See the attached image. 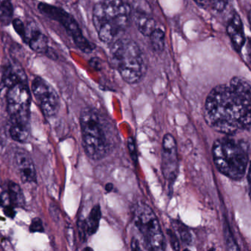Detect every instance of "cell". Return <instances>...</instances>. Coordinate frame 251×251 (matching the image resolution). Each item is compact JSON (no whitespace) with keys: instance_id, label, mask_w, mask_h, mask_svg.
Masks as SVG:
<instances>
[{"instance_id":"obj_1","label":"cell","mask_w":251,"mask_h":251,"mask_svg":"<svg viewBox=\"0 0 251 251\" xmlns=\"http://www.w3.org/2000/svg\"><path fill=\"white\" fill-rule=\"evenodd\" d=\"M204 119L218 132L233 134L251 129V85L234 77L228 84L215 87L205 102Z\"/></svg>"},{"instance_id":"obj_2","label":"cell","mask_w":251,"mask_h":251,"mask_svg":"<svg viewBox=\"0 0 251 251\" xmlns=\"http://www.w3.org/2000/svg\"><path fill=\"white\" fill-rule=\"evenodd\" d=\"M212 155L215 166L226 176L238 181L246 175L249 152L241 141L229 138L216 140L212 147Z\"/></svg>"},{"instance_id":"obj_3","label":"cell","mask_w":251,"mask_h":251,"mask_svg":"<svg viewBox=\"0 0 251 251\" xmlns=\"http://www.w3.org/2000/svg\"><path fill=\"white\" fill-rule=\"evenodd\" d=\"M110 57L113 66L127 84H137L143 78V53L135 41L129 38L116 40L110 49Z\"/></svg>"},{"instance_id":"obj_4","label":"cell","mask_w":251,"mask_h":251,"mask_svg":"<svg viewBox=\"0 0 251 251\" xmlns=\"http://www.w3.org/2000/svg\"><path fill=\"white\" fill-rule=\"evenodd\" d=\"M82 142L87 156L94 161L104 159L109 151L108 138L98 112L85 108L79 115Z\"/></svg>"},{"instance_id":"obj_5","label":"cell","mask_w":251,"mask_h":251,"mask_svg":"<svg viewBox=\"0 0 251 251\" xmlns=\"http://www.w3.org/2000/svg\"><path fill=\"white\" fill-rule=\"evenodd\" d=\"M131 19V7L127 0H101L93 10V22L97 32L125 30Z\"/></svg>"},{"instance_id":"obj_6","label":"cell","mask_w":251,"mask_h":251,"mask_svg":"<svg viewBox=\"0 0 251 251\" xmlns=\"http://www.w3.org/2000/svg\"><path fill=\"white\" fill-rule=\"evenodd\" d=\"M133 221L144 242L146 249L164 251L165 240L160 224L150 206L139 203L134 208Z\"/></svg>"},{"instance_id":"obj_7","label":"cell","mask_w":251,"mask_h":251,"mask_svg":"<svg viewBox=\"0 0 251 251\" xmlns=\"http://www.w3.org/2000/svg\"><path fill=\"white\" fill-rule=\"evenodd\" d=\"M6 100L10 125L30 126L29 115L32 97L27 81L18 83L9 88Z\"/></svg>"},{"instance_id":"obj_8","label":"cell","mask_w":251,"mask_h":251,"mask_svg":"<svg viewBox=\"0 0 251 251\" xmlns=\"http://www.w3.org/2000/svg\"><path fill=\"white\" fill-rule=\"evenodd\" d=\"M38 9L41 14L60 23L81 51L91 53L95 49V45L84 36L79 24L75 18L66 10L61 7L45 2H40Z\"/></svg>"},{"instance_id":"obj_9","label":"cell","mask_w":251,"mask_h":251,"mask_svg":"<svg viewBox=\"0 0 251 251\" xmlns=\"http://www.w3.org/2000/svg\"><path fill=\"white\" fill-rule=\"evenodd\" d=\"M31 90L44 116H56L60 109V99L54 88L44 78L37 76L32 80Z\"/></svg>"},{"instance_id":"obj_10","label":"cell","mask_w":251,"mask_h":251,"mask_svg":"<svg viewBox=\"0 0 251 251\" xmlns=\"http://www.w3.org/2000/svg\"><path fill=\"white\" fill-rule=\"evenodd\" d=\"M162 168L164 178L168 181H175L178 174V157L176 141L174 136L166 134L162 139Z\"/></svg>"},{"instance_id":"obj_11","label":"cell","mask_w":251,"mask_h":251,"mask_svg":"<svg viewBox=\"0 0 251 251\" xmlns=\"http://www.w3.org/2000/svg\"><path fill=\"white\" fill-rule=\"evenodd\" d=\"M131 18L142 35L149 36L156 29V22L150 11V6L145 1H136L131 8Z\"/></svg>"},{"instance_id":"obj_12","label":"cell","mask_w":251,"mask_h":251,"mask_svg":"<svg viewBox=\"0 0 251 251\" xmlns=\"http://www.w3.org/2000/svg\"><path fill=\"white\" fill-rule=\"evenodd\" d=\"M13 164L24 183H33L36 181V170L32 158L29 153L22 149L15 152Z\"/></svg>"},{"instance_id":"obj_13","label":"cell","mask_w":251,"mask_h":251,"mask_svg":"<svg viewBox=\"0 0 251 251\" xmlns=\"http://www.w3.org/2000/svg\"><path fill=\"white\" fill-rule=\"evenodd\" d=\"M23 42L27 44L32 51L39 54H47L50 49L47 35L35 24H29L26 27V35Z\"/></svg>"},{"instance_id":"obj_14","label":"cell","mask_w":251,"mask_h":251,"mask_svg":"<svg viewBox=\"0 0 251 251\" xmlns=\"http://www.w3.org/2000/svg\"><path fill=\"white\" fill-rule=\"evenodd\" d=\"M227 33L236 51L241 52L246 45V37L241 17L237 12H234L228 21L226 28Z\"/></svg>"},{"instance_id":"obj_15","label":"cell","mask_w":251,"mask_h":251,"mask_svg":"<svg viewBox=\"0 0 251 251\" xmlns=\"http://www.w3.org/2000/svg\"><path fill=\"white\" fill-rule=\"evenodd\" d=\"M1 81L3 85L9 88L15 84L22 81H27V79L25 71L20 66L10 63L4 66Z\"/></svg>"},{"instance_id":"obj_16","label":"cell","mask_w":251,"mask_h":251,"mask_svg":"<svg viewBox=\"0 0 251 251\" xmlns=\"http://www.w3.org/2000/svg\"><path fill=\"white\" fill-rule=\"evenodd\" d=\"M101 218V208L99 205H97L91 209L88 219L84 221L83 224H82V226L85 234L89 236L93 235L97 232L99 226H100Z\"/></svg>"},{"instance_id":"obj_17","label":"cell","mask_w":251,"mask_h":251,"mask_svg":"<svg viewBox=\"0 0 251 251\" xmlns=\"http://www.w3.org/2000/svg\"><path fill=\"white\" fill-rule=\"evenodd\" d=\"M7 195L10 203L14 208L23 207L25 197L21 187L14 182H10L7 187Z\"/></svg>"},{"instance_id":"obj_18","label":"cell","mask_w":251,"mask_h":251,"mask_svg":"<svg viewBox=\"0 0 251 251\" xmlns=\"http://www.w3.org/2000/svg\"><path fill=\"white\" fill-rule=\"evenodd\" d=\"M13 20V7L11 0H0V24L9 26Z\"/></svg>"},{"instance_id":"obj_19","label":"cell","mask_w":251,"mask_h":251,"mask_svg":"<svg viewBox=\"0 0 251 251\" xmlns=\"http://www.w3.org/2000/svg\"><path fill=\"white\" fill-rule=\"evenodd\" d=\"M165 32L162 29L156 28L151 32L149 38H150L151 45L154 51L162 52L165 47Z\"/></svg>"},{"instance_id":"obj_20","label":"cell","mask_w":251,"mask_h":251,"mask_svg":"<svg viewBox=\"0 0 251 251\" xmlns=\"http://www.w3.org/2000/svg\"><path fill=\"white\" fill-rule=\"evenodd\" d=\"M13 29L16 31V33L20 36L22 41H25V35H26V27L21 19H13L12 22Z\"/></svg>"},{"instance_id":"obj_21","label":"cell","mask_w":251,"mask_h":251,"mask_svg":"<svg viewBox=\"0 0 251 251\" xmlns=\"http://www.w3.org/2000/svg\"><path fill=\"white\" fill-rule=\"evenodd\" d=\"M29 231H30L31 233L44 232L42 221H41L40 218H35L32 219L30 225H29Z\"/></svg>"},{"instance_id":"obj_22","label":"cell","mask_w":251,"mask_h":251,"mask_svg":"<svg viewBox=\"0 0 251 251\" xmlns=\"http://www.w3.org/2000/svg\"><path fill=\"white\" fill-rule=\"evenodd\" d=\"M229 0H210L211 6L214 10L218 12H222L228 5Z\"/></svg>"},{"instance_id":"obj_23","label":"cell","mask_w":251,"mask_h":251,"mask_svg":"<svg viewBox=\"0 0 251 251\" xmlns=\"http://www.w3.org/2000/svg\"><path fill=\"white\" fill-rule=\"evenodd\" d=\"M128 147L131 158L132 159L133 162L136 163L137 161V147H136L135 142H134V139L132 137H128Z\"/></svg>"},{"instance_id":"obj_24","label":"cell","mask_w":251,"mask_h":251,"mask_svg":"<svg viewBox=\"0 0 251 251\" xmlns=\"http://www.w3.org/2000/svg\"><path fill=\"white\" fill-rule=\"evenodd\" d=\"M168 237H169L170 243H171V247L174 250H179V242H178V237L176 235L174 231L168 230Z\"/></svg>"},{"instance_id":"obj_25","label":"cell","mask_w":251,"mask_h":251,"mask_svg":"<svg viewBox=\"0 0 251 251\" xmlns=\"http://www.w3.org/2000/svg\"><path fill=\"white\" fill-rule=\"evenodd\" d=\"M178 231H179L181 241L185 243V244H190V242H191V235H190V232H189L187 228H181V227L179 226Z\"/></svg>"},{"instance_id":"obj_26","label":"cell","mask_w":251,"mask_h":251,"mask_svg":"<svg viewBox=\"0 0 251 251\" xmlns=\"http://www.w3.org/2000/svg\"><path fill=\"white\" fill-rule=\"evenodd\" d=\"M246 50H247V56L249 61L251 63V38L248 37L246 38Z\"/></svg>"},{"instance_id":"obj_27","label":"cell","mask_w":251,"mask_h":251,"mask_svg":"<svg viewBox=\"0 0 251 251\" xmlns=\"http://www.w3.org/2000/svg\"><path fill=\"white\" fill-rule=\"evenodd\" d=\"M91 66L95 69H100L101 68L100 60L97 58H92L91 60Z\"/></svg>"},{"instance_id":"obj_28","label":"cell","mask_w":251,"mask_h":251,"mask_svg":"<svg viewBox=\"0 0 251 251\" xmlns=\"http://www.w3.org/2000/svg\"><path fill=\"white\" fill-rule=\"evenodd\" d=\"M131 249L133 250H141L142 249L140 247L138 240L133 239L132 241H131Z\"/></svg>"},{"instance_id":"obj_29","label":"cell","mask_w":251,"mask_h":251,"mask_svg":"<svg viewBox=\"0 0 251 251\" xmlns=\"http://www.w3.org/2000/svg\"><path fill=\"white\" fill-rule=\"evenodd\" d=\"M193 1L197 4L200 7H206V0H193Z\"/></svg>"},{"instance_id":"obj_30","label":"cell","mask_w":251,"mask_h":251,"mask_svg":"<svg viewBox=\"0 0 251 251\" xmlns=\"http://www.w3.org/2000/svg\"><path fill=\"white\" fill-rule=\"evenodd\" d=\"M248 179H249V186H250V193H249V195H250V197L251 198V163L250 165V168H249V176H248Z\"/></svg>"},{"instance_id":"obj_31","label":"cell","mask_w":251,"mask_h":251,"mask_svg":"<svg viewBox=\"0 0 251 251\" xmlns=\"http://www.w3.org/2000/svg\"><path fill=\"white\" fill-rule=\"evenodd\" d=\"M105 190H106V191L108 192V193H110V192H111L112 190H113V184H107V185H106Z\"/></svg>"},{"instance_id":"obj_32","label":"cell","mask_w":251,"mask_h":251,"mask_svg":"<svg viewBox=\"0 0 251 251\" xmlns=\"http://www.w3.org/2000/svg\"><path fill=\"white\" fill-rule=\"evenodd\" d=\"M248 18H249V25H250V28L251 29V9L249 11V15H248Z\"/></svg>"}]
</instances>
